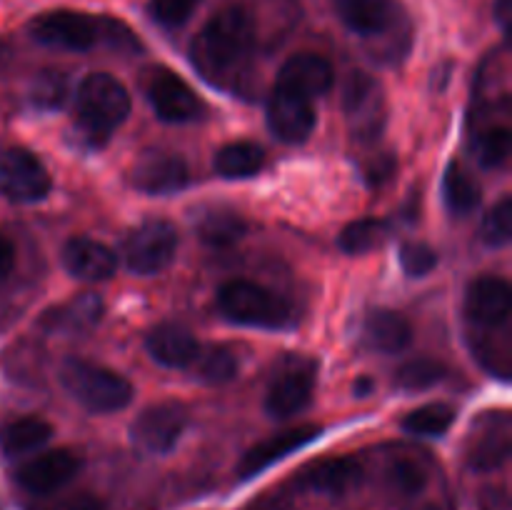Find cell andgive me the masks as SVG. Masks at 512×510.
<instances>
[{
  "instance_id": "33",
  "label": "cell",
  "mask_w": 512,
  "mask_h": 510,
  "mask_svg": "<svg viewBox=\"0 0 512 510\" xmlns=\"http://www.w3.org/2000/svg\"><path fill=\"white\" fill-rule=\"evenodd\" d=\"M512 235V200L503 198L485 213L483 225H480V238L485 245H508Z\"/></svg>"
},
{
  "instance_id": "38",
  "label": "cell",
  "mask_w": 512,
  "mask_h": 510,
  "mask_svg": "<svg viewBox=\"0 0 512 510\" xmlns=\"http://www.w3.org/2000/svg\"><path fill=\"white\" fill-rule=\"evenodd\" d=\"M68 85L60 73H43L33 85V100L40 108H58L65 100Z\"/></svg>"
},
{
  "instance_id": "13",
  "label": "cell",
  "mask_w": 512,
  "mask_h": 510,
  "mask_svg": "<svg viewBox=\"0 0 512 510\" xmlns=\"http://www.w3.org/2000/svg\"><path fill=\"white\" fill-rule=\"evenodd\" d=\"M188 428V410L180 403H158L145 408L130 428L135 443L148 453H168Z\"/></svg>"
},
{
  "instance_id": "2",
  "label": "cell",
  "mask_w": 512,
  "mask_h": 510,
  "mask_svg": "<svg viewBox=\"0 0 512 510\" xmlns=\"http://www.w3.org/2000/svg\"><path fill=\"white\" fill-rule=\"evenodd\" d=\"M78 125L93 143H105L130 113L125 85L110 73H90L80 80L75 93Z\"/></svg>"
},
{
  "instance_id": "9",
  "label": "cell",
  "mask_w": 512,
  "mask_h": 510,
  "mask_svg": "<svg viewBox=\"0 0 512 510\" xmlns=\"http://www.w3.org/2000/svg\"><path fill=\"white\" fill-rule=\"evenodd\" d=\"M178 250V230L168 220H148L125 240V263L138 275H155L168 268Z\"/></svg>"
},
{
  "instance_id": "5",
  "label": "cell",
  "mask_w": 512,
  "mask_h": 510,
  "mask_svg": "<svg viewBox=\"0 0 512 510\" xmlns=\"http://www.w3.org/2000/svg\"><path fill=\"white\" fill-rule=\"evenodd\" d=\"M30 35L50 48L90 50L103 43L105 18H95L80 10H48L30 23Z\"/></svg>"
},
{
  "instance_id": "40",
  "label": "cell",
  "mask_w": 512,
  "mask_h": 510,
  "mask_svg": "<svg viewBox=\"0 0 512 510\" xmlns=\"http://www.w3.org/2000/svg\"><path fill=\"white\" fill-rule=\"evenodd\" d=\"M48 510H105V505L103 500L95 498V495L80 493V495H73V498L60 500L58 505H53V508Z\"/></svg>"
},
{
  "instance_id": "6",
  "label": "cell",
  "mask_w": 512,
  "mask_h": 510,
  "mask_svg": "<svg viewBox=\"0 0 512 510\" xmlns=\"http://www.w3.org/2000/svg\"><path fill=\"white\" fill-rule=\"evenodd\" d=\"M343 110L350 125V133L358 140H375L388 120L385 90L373 75L350 73L343 85Z\"/></svg>"
},
{
  "instance_id": "22",
  "label": "cell",
  "mask_w": 512,
  "mask_h": 510,
  "mask_svg": "<svg viewBox=\"0 0 512 510\" xmlns=\"http://www.w3.org/2000/svg\"><path fill=\"white\" fill-rule=\"evenodd\" d=\"M275 83L298 90V93L315 100L328 93L330 85H333V65L328 63V58L318 53L290 55L283 63V68H280Z\"/></svg>"
},
{
  "instance_id": "32",
  "label": "cell",
  "mask_w": 512,
  "mask_h": 510,
  "mask_svg": "<svg viewBox=\"0 0 512 510\" xmlns=\"http://www.w3.org/2000/svg\"><path fill=\"white\" fill-rule=\"evenodd\" d=\"M385 233H388V228H385L383 220H355V223H350L348 228L340 233V248L348 255H363L368 253V250L378 248V245L383 243Z\"/></svg>"
},
{
  "instance_id": "20",
  "label": "cell",
  "mask_w": 512,
  "mask_h": 510,
  "mask_svg": "<svg viewBox=\"0 0 512 510\" xmlns=\"http://www.w3.org/2000/svg\"><path fill=\"white\" fill-rule=\"evenodd\" d=\"M63 265L70 275L80 280H108L118 268V255L108 245L98 243L93 238H73L63 248Z\"/></svg>"
},
{
  "instance_id": "37",
  "label": "cell",
  "mask_w": 512,
  "mask_h": 510,
  "mask_svg": "<svg viewBox=\"0 0 512 510\" xmlns=\"http://www.w3.org/2000/svg\"><path fill=\"white\" fill-rule=\"evenodd\" d=\"M200 0H150V13L165 28H180L195 13Z\"/></svg>"
},
{
  "instance_id": "18",
  "label": "cell",
  "mask_w": 512,
  "mask_h": 510,
  "mask_svg": "<svg viewBox=\"0 0 512 510\" xmlns=\"http://www.w3.org/2000/svg\"><path fill=\"white\" fill-rule=\"evenodd\" d=\"M360 480H363V465L350 455L315 460L298 473V485L328 495L348 493Z\"/></svg>"
},
{
  "instance_id": "1",
  "label": "cell",
  "mask_w": 512,
  "mask_h": 510,
  "mask_svg": "<svg viewBox=\"0 0 512 510\" xmlns=\"http://www.w3.org/2000/svg\"><path fill=\"white\" fill-rule=\"evenodd\" d=\"M255 25L245 8L230 5L218 10L200 28L190 45V60L208 83L223 90H238L253 60Z\"/></svg>"
},
{
  "instance_id": "26",
  "label": "cell",
  "mask_w": 512,
  "mask_h": 510,
  "mask_svg": "<svg viewBox=\"0 0 512 510\" xmlns=\"http://www.w3.org/2000/svg\"><path fill=\"white\" fill-rule=\"evenodd\" d=\"M263 163L265 153L260 145L238 140V143H228L218 150V155H215V173L228 180L253 178V175L260 173Z\"/></svg>"
},
{
  "instance_id": "35",
  "label": "cell",
  "mask_w": 512,
  "mask_h": 510,
  "mask_svg": "<svg viewBox=\"0 0 512 510\" xmlns=\"http://www.w3.org/2000/svg\"><path fill=\"white\" fill-rule=\"evenodd\" d=\"M390 483L403 495H418L425 488V483H428V475H425V470L415 460L398 458L390 465Z\"/></svg>"
},
{
  "instance_id": "23",
  "label": "cell",
  "mask_w": 512,
  "mask_h": 510,
  "mask_svg": "<svg viewBox=\"0 0 512 510\" xmlns=\"http://www.w3.org/2000/svg\"><path fill=\"white\" fill-rule=\"evenodd\" d=\"M363 338L370 348L380 350V353H403L413 340V328L405 320V315L395 313V310H373L365 318Z\"/></svg>"
},
{
  "instance_id": "12",
  "label": "cell",
  "mask_w": 512,
  "mask_h": 510,
  "mask_svg": "<svg viewBox=\"0 0 512 510\" xmlns=\"http://www.w3.org/2000/svg\"><path fill=\"white\" fill-rule=\"evenodd\" d=\"M510 435L512 420L508 410L480 415L470 428L468 448H465V460L470 468L480 470V473L500 468L510 455Z\"/></svg>"
},
{
  "instance_id": "41",
  "label": "cell",
  "mask_w": 512,
  "mask_h": 510,
  "mask_svg": "<svg viewBox=\"0 0 512 510\" xmlns=\"http://www.w3.org/2000/svg\"><path fill=\"white\" fill-rule=\"evenodd\" d=\"M15 265V248L8 238L0 235V280H5L10 275Z\"/></svg>"
},
{
  "instance_id": "11",
  "label": "cell",
  "mask_w": 512,
  "mask_h": 510,
  "mask_svg": "<svg viewBox=\"0 0 512 510\" xmlns=\"http://www.w3.org/2000/svg\"><path fill=\"white\" fill-rule=\"evenodd\" d=\"M315 123H318L315 100L275 83L268 100V125L275 138L290 145L305 143L313 135Z\"/></svg>"
},
{
  "instance_id": "44",
  "label": "cell",
  "mask_w": 512,
  "mask_h": 510,
  "mask_svg": "<svg viewBox=\"0 0 512 510\" xmlns=\"http://www.w3.org/2000/svg\"><path fill=\"white\" fill-rule=\"evenodd\" d=\"M420 510H438V508H433V505H425V508H420Z\"/></svg>"
},
{
  "instance_id": "39",
  "label": "cell",
  "mask_w": 512,
  "mask_h": 510,
  "mask_svg": "<svg viewBox=\"0 0 512 510\" xmlns=\"http://www.w3.org/2000/svg\"><path fill=\"white\" fill-rule=\"evenodd\" d=\"M395 173V155L380 153L365 165V178L370 185H383L385 180H390V175Z\"/></svg>"
},
{
  "instance_id": "10",
  "label": "cell",
  "mask_w": 512,
  "mask_h": 510,
  "mask_svg": "<svg viewBox=\"0 0 512 510\" xmlns=\"http://www.w3.org/2000/svg\"><path fill=\"white\" fill-rule=\"evenodd\" d=\"M50 175L25 148L0 150V193L15 203H38L50 193Z\"/></svg>"
},
{
  "instance_id": "43",
  "label": "cell",
  "mask_w": 512,
  "mask_h": 510,
  "mask_svg": "<svg viewBox=\"0 0 512 510\" xmlns=\"http://www.w3.org/2000/svg\"><path fill=\"white\" fill-rule=\"evenodd\" d=\"M368 390H373V380L360 378L358 383H355V395H360V398H363V395H368Z\"/></svg>"
},
{
  "instance_id": "15",
  "label": "cell",
  "mask_w": 512,
  "mask_h": 510,
  "mask_svg": "<svg viewBox=\"0 0 512 510\" xmlns=\"http://www.w3.org/2000/svg\"><path fill=\"white\" fill-rule=\"evenodd\" d=\"M130 180L138 190L150 195H165L183 190L190 183L188 163L178 153L168 150H148L130 170Z\"/></svg>"
},
{
  "instance_id": "4",
  "label": "cell",
  "mask_w": 512,
  "mask_h": 510,
  "mask_svg": "<svg viewBox=\"0 0 512 510\" xmlns=\"http://www.w3.org/2000/svg\"><path fill=\"white\" fill-rule=\"evenodd\" d=\"M218 308L228 320L253 328H288L293 308L288 300L253 280H230L218 290Z\"/></svg>"
},
{
  "instance_id": "7",
  "label": "cell",
  "mask_w": 512,
  "mask_h": 510,
  "mask_svg": "<svg viewBox=\"0 0 512 510\" xmlns=\"http://www.w3.org/2000/svg\"><path fill=\"white\" fill-rule=\"evenodd\" d=\"M315 393V363L308 358H288L283 368L270 380L265 393V410L278 420H288L303 413Z\"/></svg>"
},
{
  "instance_id": "14",
  "label": "cell",
  "mask_w": 512,
  "mask_h": 510,
  "mask_svg": "<svg viewBox=\"0 0 512 510\" xmlns=\"http://www.w3.org/2000/svg\"><path fill=\"white\" fill-rule=\"evenodd\" d=\"M80 465H83V460H80L78 453L68 448H55L43 455H35L33 460L20 465L15 480L28 493L50 495L63 488V485H68L80 473Z\"/></svg>"
},
{
  "instance_id": "27",
  "label": "cell",
  "mask_w": 512,
  "mask_h": 510,
  "mask_svg": "<svg viewBox=\"0 0 512 510\" xmlns=\"http://www.w3.org/2000/svg\"><path fill=\"white\" fill-rule=\"evenodd\" d=\"M443 195L448 210L453 215H458V218L473 213L480 205V198H483L478 180H475L460 163H450L448 170H445Z\"/></svg>"
},
{
  "instance_id": "34",
  "label": "cell",
  "mask_w": 512,
  "mask_h": 510,
  "mask_svg": "<svg viewBox=\"0 0 512 510\" xmlns=\"http://www.w3.org/2000/svg\"><path fill=\"white\" fill-rule=\"evenodd\" d=\"M512 133L508 125H493L478 138V158L485 168H500L510 158Z\"/></svg>"
},
{
  "instance_id": "16",
  "label": "cell",
  "mask_w": 512,
  "mask_h": 510,
  "mask_svg": "<svg viewBox=\"0 0 512 510\" xmlns=\"http://www.w3.org/2000/svg\"><path fill=\"white\" fill-rule=\"evenodd\" d=\"M512 290L510 283L495 275L473 280L465 295V313L478 328H505L510 323Z\"/></svg>"
},
{
  "instance_id": "29",
  "label": "cell",
  "mask_w": 512,
  "mask_h": 510,
  "mask_svg": "<svg viewBox=\"0 0 512 510\" xmlns=\"http://www.w3.org/2000/svg\"><path fill=\"white\" fill-rule=\"evenodd\" d=\"M190 368L203 383L223 385L238 375V355L225 345H210V348H200L198 358L193 360Z\"/></svg>"
},
{
  "instance_id": "24",
  "label": "cell",
  "mask_w": 512,
  "mask_h": 510,
  "mask_svg": "<svg viewBox=\"0 0 512 510\" xmlns=\"http://www.w3.org/2000/svg\"><path fill=\"white\" fill-rule=\"evenodd\" d=\"M103 315V303L98 295L83 293L60 308L48 310L43 315V325L53 333H83L90 330Z\"/></svg>"
},
{
  "instance_id": "28",
  "label": "cell",
  "mask_w": 512,
  "mask_h": 510,
  "mask_svg": "<svg viewBox=\"0 0 512 510\" xmlns=\"http://www.w3.org/2000/svg\"><path fill=\"white\" fill-rule=\"evenodd\" d=\"M245 220L240 218L233 210L213 208L208 213H203L195 223V230H198L200 240L205 245H213V248H228V245L238 243L245 235Z\"/></svg>"
},
{
  "instance_id": "36",
  "label": "cell",
  "mask_w": 512,
  "mask_h": 510,
  "mask_svg": "<svg viewBox=\"0 0 512 510\" xmlns=\"http://www.w3.org/2000/svg\"><path fill=\"white\" fill-rule=\"evenodd\" d=\"M438 265V253L425 243H405L400 248V268L410 278H423Z\"/></svg>"
},
{
  "instance_id": "42",
  "label": "cell",
  "mask_w": 512,
  "mask_h": 510,
  "mask_svg": "<svg viewBox=\"0 0 512 510\" xmlns=\"http://www.w3.org/2000/svg\"><path fill=\"white\" fill-rule=\"evenodd\" d=\"M510 15H512L510 0H495V18H498L500 28L503 30L510 28Z\"/></svg>"
},
{
  "instance_id": "8",
  "label": "cell",
  "mask_w": 512,
  "mask_h": 510,
  "mask_svg": "<svg viewBox=\"0 0 512 510\" xmlns=\"http://www.w3.org/2000/svg\"><path fill=\"white\" fill-rule=\"evenodd\" d=\"M145 93L158 118L165 123H193L205 113L198 93L168 68H153L145 75Z\"/></svg>"
},
{
  "instance_id": "31",
  "label": "cell",
  "mask_w": 512,
  "mask_h": 510,
  "mask_svg": "<svg viewBox=\"0 0 512 510\" xmlns=\"http://www.w3.org/2000/svg\"><path fill=\"white\" fill-rule=\"evenodd\" d=\"M445 375H448V368L440 360L415 358L400 365L398 373H395V385L400 390H408V393H418V390H428L438 385L440 380H445Z\"/></svg>"
},
{
  "instance_id": "3",
  "label": "cell",
  "mask_w": 512,
  "mask_h": 510,
  "mask_svg": "<svg viewBox=\"0 0 512 510\" xmlns=\"http://www.w3.org/2000/svg\"><path fill=\"white\" fill-rule=\"evenodd\" d=\"M60 383L70 398L78 400L90 413H113L123 410L133 400V385L115 370L90 360L70 358L60 370Z\"/></svg>"
},
{
  "instance_id": "30",
  "label": "cell",
  "mask_w": 512,
  "mask_h": 510,
  "mask_svg": "<svg viewBox=\"0 0 512 510\" xmlns=\"http://www.w3.org/2000/svg\"><path fill=\"white\" fill-rule=\"evenodd\" d=\"M455 423V410L445 403H430L423 408H415L403 418V428L410 435H420V438H440L450 430Z\"/></svg>"
},
{
  "instance_id": "17",
  "label": "cell",
  "mask_w": 512,
  "mask_h": 510,
  "mask_svg": "<svg viewBox=\"0 0 512 510\" xmlns=\"http://www.w3.org/2000/svg\"><path fill=\"white\" fill-rule=\"evenodd\" d=\"M318 435H320V425H313V423L293 425V428L288 430H280V433L255 443L253 448L243 455V460H240L238 465V475L243 480L253 478V475L263 473L265 468H270V465H275L278 460H283L285 455L295 453V450L313 443Z\"/></svg>"
},
{
  "instance_id": "25",
  "label": "cell",
  "mask_w": 512,
  "mask_h": 510,
  "mask_svg": "<svg viewBox=\"0 0 512 510\" xmlns=\"http://www.w3.org/2000/svg\"><path fill=\"white\" fill-rule=\"evenodd\" d=\"M53 438V425L38 415H23V418L8 420L0 428V450L5 455H23L40 448Z\"/></svg>"
},
{
  "instance_id": "19",
  "label": "cell",
  "mask_w": 512,
  "mask_h": 510,
  "mask_svg": "<svg viewBox=\"0 0 512 510\" xmlns=\"http://www.w3.org/2000/svg\"><path fill=\"white\" fill-rule=\"evenodd\" d=\"M145 348L150 358L158 360L165 368H190L200 353V343L193 330L178 323L155 325L145 338Z\"/></svg>"
},
{
  "instance_id": "21",
  "label": "cell",
  "mask_w": 512,
  "mask_h": 510,
  "mask_svg": "<svg viewBox=\"0 0 512 510\" xmlns=\"http://www.w3.org/2000/svg\"><path fill=\"white\" fill-rule=\"evenodd\" d=\"M340 20L363 38H378L398 23L400 8L395 0H335Z\"/></svg>"
}]
</instances>
